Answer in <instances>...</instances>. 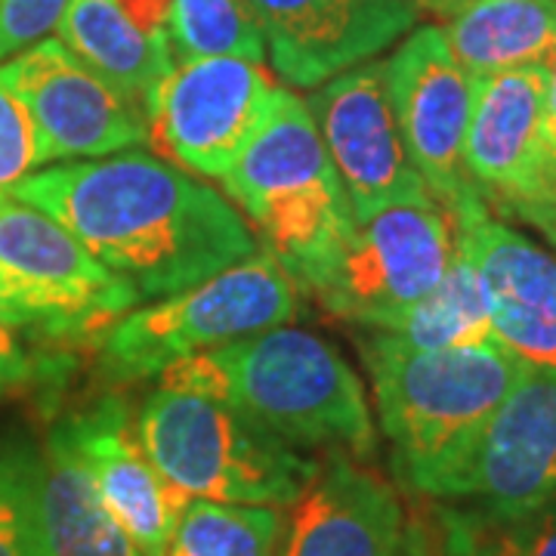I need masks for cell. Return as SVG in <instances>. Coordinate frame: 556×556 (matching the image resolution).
<instances>
[{
    "mask_svg": "<svg viewBox=\"0 0 556 556\" xmlns=\"http://www.w3.org/2000/svg\"><path fill=\"white\" fill-rule=\"evenodd\" d=\"M10 199L56 219L139 298H170L257 254L232 201L142 149L35 170Z\"/></svg>",
    "mask_w": 556,
    "mask_h": 556,
    "instance_id": "cell-1",
    "label": "cell"
},
{
    "mask_svg": "<svg viewBox=\"0 0 556 556\" xmlns=\"http://www.w3.org/2000/svg\"><path fill=\"white\" fill-rule=\"evenodd\" d=\"M159 387L214 396L303 452L371 460L378 433L356 368L328 340L278 325L189 356Z\"/></svg>",
    "mask_w": 556,
    "mask_h": 556,
    "instance_id": "cell-2",
    "label": "cell"
},
{
    "mask_svg": "<svg viewBox=\"0 0 556 556\" xmlns=\"http://www.w3.org/2000/svg\"><path fill=\"white\" fill-rule=\"evenodd\" d=\"M358 346L371 375L393 477L412 497H433L529 371L497 340L402 350L380 331H368Z\"/></svg>",
    "mask_w": 556,
    "mask_h": 556,
    "instance_id": "cell-3",
    "label": "cell"
},
{
    "mask_svg": "<svg viewBox=\"0 0 556 556\" xmlns=\"http://www.w3.org/2000/svg\"><path fill=\"white\" fill-rule=\"evenodd\" d=\"M223 186L254 219L263 251L309 294L325 285L356 239L350 195L309 105L294 90L276 87Z\"/></svg>",
    "mask_w": 556,
    "mask_h": 556,
    "instance_id": "cell-4",
    "label": "cell"
},
{
    "mask_svg": "<svg viewBox=\"0 0 556 556\" xmlns=\"http://www.w3.org/2000/svg\"><path fill=\"white\" fill-rule=\"evenodd\" d=\"M137 433L161 479L182 497L291 507L316 479L313 452L204 393L159 387L142 399Z\"/></svg>",
    "mask_w": 556,
    "mask_h": 556,
    "instance_id": "cell-5",
    "label": "cell"
},
{
    "mask_svg": "<svg viewBox=\"0 0 556 556\" xmlns=\"http://www.w3.org/2000/svg\"><path fill=\"white\" fill-rule=\"evenodd\" d=\"M298 285L266 251L217 276L130 309L100 334V368L115 383L159 378L182 358L298 318Z\"/></svg>",
    "mask_w": 556,
    "mask_h": 556,
    "instance_id": "cell-6",
    "label": "cell"
},
{
    "mask_svg": "<svg viewBox=\"0 0 556 556\" xmlns=\"http://www.w3.org/2000/svg\"><path fill=\"white\" fill-rule=\"evenodd\" d=\"M139 300L56 219L0 199V321L50 340H100Z\"/></svg>",
    "mask_w": 556,
    "mask_h": 556,
    "instance_id": "cell-7",
    "label": "cell"
},
{
    "mask_svg": "<svg viewBox=\"0 0 556 556\" xmlns=\"http://www.w3.org/2000/svg\"><path fill=\"white\" fill-rule=\"evenodd\" d=\"M457 257L455 217L439 204H399L362 223L313 298L365 331H390L445 278Z\"/></svg>",
    "mask_w": 556,
    "mask_h": 556,
    "instance_id": "cell-8",
    "label": "cell"
},
{
    "mask_svg": "<svg viewBox=\"0 0 556 556\" xmlns=\"http://www.w3.org/2000/svg\"><path fill=\"white\" fill-rule=\"evenodd\" d=\"M276 93L263 62H179L149 102V142L199 177L226 179Z\"/></svg>",
    "mask_w": 556,
    "mask_h": 556,
    "instance_id": "cell-9",
    "label": "cell"
},
{
    "mask_svg": "<svg viewBox=\"0 0 556 556\" xmlns=\"http://www.w3.org/2000/svg\"><path fill=\"white\" fill-rule=\"evenodd\" d=\"M338 167L358 226L399 204L437 201L399 137L387 93V62H358L318 84L306 100Z\"/></svg>",
    "mask_w": 556,
    "mask_h": 556,
    "instance_id": "cell-10",
    "label": "cell"
},
{
    "mask_svg": "<svg viewBox=\"0 0 556 556\" xmlns=\"http://www.w3.org/2000/svg\"><path fill=\"white\" fill-rule=\"evenodd\" d=\"M10 87L38 130L40 159H105L149 142V118L87 68L62 40H38L16 60L0 62Z\"/></svg>",
    "mask_w": 556,
    "mask_h": 556,
    "instance_id": "cell-11",
    "label": "cell"
},
{
    "mask_svg": "<svg viewBox=\"0 0 556 556\" xmlns=\"http://www.w3.org/2000/svg\"><path fill=\"white\" fill-rule=\"evenodd\" d=\"M556 497V375L529 368L430 501L517 517Z\"/></svg>",
    "mask_w": 556,
    "mask_h": 556,
    "instance_id": "cell-12",
    "label": "cell"
},
{
    "mask_svg": "<svg viewBox=\"0 0 556 556\" xmlns=\"http://www.w3.org/2000/svg\"><path fill=\"white\" fill-rule=\"evenodd\" d=\"M473 87L477 78L455 60L442 25L412 28L387 60V93L402 146L445 211L477 192L464 170Z\"/></svg>",
    "mask_w": 556,
    "mask_h": 556,
    "instance_id": "cell-13",
    "label": "cell"
},
{
    "mask_svg": "<svg viewBox=\"0 0 556 556\" xmlns=\"http://www.w3.org/2000/svg\"><path fill=\"white\" fill-rule=\"evenodd\" d=\"M547 87L551 68H507L479 75L464 142V170L479 199L497 214L519 217L551 199L547 186Z\"/></svg>",
    "mask_w": 556,
    "mask_h": 556,
    "instance_id": "cell-14",
    "label": "cell"
},
{
    "mask_svg": "<svg viewBox=\"0 0 556 556\" xmlns=\"http://www.w3.org/2000/svg\"><path fill=\"white\" fill-rule=\"evenodd\" d=\"M448 214L482 278L497 343L529 368L556 375V260L501 223L479 192H467Z\"/></svg>",
    "mask_w": 556,
    "mask_h": 556,
    "instance_id": "cell-15",
    "label": "cell"
},
{
    "mask_svg": "<svg viewBox=\"0 0 556 556\" xmlns=\"http://www.w3.org/2000/svg\"><path fill=\"white\" fill-rule=\"evenodd\" d=\"M276 72L318 87L415 28L417 0H248Z\"/></svg>",
    "mask_w": 556,
    "mask_h": 556,
    "instance_id": "cell-16",
    "label": "cell"
},
{
    "mask_svg": "<svg viewBox=\"0 0 556 556\" xmlns=\"http://www.w3.org/2000/svg\"><path fill=\"white\" fill-rule=\"evenodd\" d=\"M405 504L368 460L328 455L281 517L273 556H393Z\"/></svg>",
    "mask_w": 556,
    "mask_h": 556,
    "instance_id": "cell-17",
    "label": "cell"
},
{
    "mask_svg": "<svg viewBox=\"0 0 556 556\" xmlns=\"http://www.w3.org/2000/svg\"><path fill=\"white\" fill-rule=\"evenodd\" d=\"M65 420L112 517L142 556H164L189 497L170 489L149 460L130 402L105 393L75 415H65Z\"/></svg>",
    "mask_w": 556,
    "mask_h": 556,
    "instance_id": "cell-18",
    "label": "cell"
},
{
    "mask_svg": "<svg viewBox=\"0 0 556 556\" xmlns=\"http://www.w3.org/2000/svg\"><path fill=\"white\" fill-rule=\"evenodd\" d=\"M40 514L47 556H142L105 507L65 417L40 445Z\"/></svg>",
    "mask_w": 556,
    "mask_h": 556,
    "instance_id": "cell-19",
    "label": "cell"
},
{
    "mask_svg": "<svg viewBox=\"0 0 556 556\" xmlns=\"http://www.w3.org/2000/svg\"><path fill=\"white\" fill-rule=\"evenodd\" d=\"M56 35L87 68L149 118V102L177 65L167 31L139 28L118 0H68Z\"/></svg>",
    "mask_w": 556,
    "mask_h": 556,
    "instance_id": "cell-20",
    "label": "cell"
},
{
    "mask_svg": "<svg viewBox=\"0 0 556 556\" xmlns=\"http://www.w3.org/2000/svg\"><path fill=\"white\" fill-rule=\"evenodd\" d=\"M445 40L473 75L556 62V0H464L445 16Z\"/></svg>",
    "mask_w": 556,
    "mask_h": 556,
    "instance_id": "cell-21",
    "label": "cell"
},
{
    "mask_svg": "<svg viewBox=\"0 0 556 556\" xmlns=\"http://www.w3.org/2000/svg\"><path fill=\"white\" fill-rule=\"evenodd\" d=\"M402 350H452L495 340L489 298L473 260L457 244L455 263L396 328L380 331Z\"/></svg>",
    "mask_w": 556,
    "mask_h": 556,
    "instance_id": "cell-22",
    "label": "cell"
},
{
    "mask_svg": "<svg viewBox=\"0 0 556 556\" xmlns=\"http://www.w3.org/2000/svg\"><path fill=\"white\" fill-rule=\"evenodd\" d=\"M281 517L278 507L192 497L179 514L164 556H273Z\"/></svg>",
    "mask_w": 556,
    "mask_h": 556,
    "instance_id": "cell-23",
    "label": "cell"
},
{
    "mask_svg": "<svg viewBox=\"0 0 556 556\" xmlns=\"http://www.w3.org/2000/svg\"><path fill=\"white\" fill-rule=\"evenodd\" d=\"M164 31L177 65L217 56L266 60V40L248 0H174Z\"/></svg>",
    "mask_w": 556,
    "mask_h": 556,
    "instance_id": "cell-24",
    "label": "cell"
},
{
    "mask_svg": "<svg viewBox=\"0 0 556 556\" xmlns=\"http://www.w3.org/2000/svg\"><path fill=\"white\" fill-rule=\"evenodd\" d=\"M0 556H47L40 448L28 439H0Z\"/></svg>",
    "mask_w": 556,
    "mask_h": 556,
    "instance_id": "cell-25",
    "label": "cell"
},
{
    "mask_svg": "<svg viewBox=\"0 0 556 556\" xmlns=\"http://www.w3.org/2000/svg\"><path fill=\"white\" fill-rule=\"evenodd\" d=\"M477 556H556V497L517 517H485L457 507Z\"/></svg>",
    "mask_w": 556,
    "mask_h": 556,
    "instance_id": "cell-26",
    "label": "cell"
},
{
    "mask_svg": "<svg viewBox=\"0 0 556 556\" xmlns=\"http://www.w3.org/2000/svg\"><path fill=\"white\" fill-rule=\"evenodd\" d=\"M393 556H477L467 519L455 504L415 497L405 507V522Z\"/></svg>",
    "mask_w": 556,
    "mask_h": 556,
    "instance_id": "cell-27",
    "label": "cell"
},
{
    "mask_svg": "<svg viewBox=\"0 0 556 556\" xmlns=\"http://www.w3.org/2000/svg\"><path fill=\"white\" fill-rule=\"evenodd\" d=\"M40 164L38 130L28 118V109L10 87L0 84V199H10L13 189Z\"/></svg>",
    "mask_w": 556,
    "mask_h": 556,
    "instance_id": "cell-28",
    "label": "cell"
},
{
    "mask_svg": "<svg viewBox=\"0 0 556 556\" xmlns=\"http://www.w3.org/2000/svg\"><path fill=\"white\" fill-rule=\"evenodd\" d=\"M68 0H0V62L60 28Z\"/></svg>",
    "mask_w": 556,
    "mask_h": 556,
    "instance_id": "cell-29",
    "label": "cell"
},
{
    "mask_svg": "<svg viewBox=\"0 0 556 556\" xmlns=\"http://www.w3.org/2000/svg\"><path fill=\"white\" fill-rule=\"evenodd\" d=\"M65 362L56 356H40L25 346L20 328L0 321V396L31 390L38 383H53L62 378Z\"/></svg>",
    "mask_w": 556,
    "mask_h": 556,
    "instance_id": "cell-30",
    "label": "cell"
},
{
    "mask_svg": "<svg viewBox=\"0 0 556 556\" xmlns=\"http://www.w3.org/2000/svg\"><path fill=\"white\" fill-rule=\"evenodd\" d=\"M121 7L127 10V16L137 22L139 28L146 31H164L167 25V13L174 0H118Z\"/></svg>",
    "mask_w": 556,
    "mask_h": 556,
    "instance_id": "cell-31",
    "label": "cell"
},
{
    "mask_svg": "<svg viewBox=\"0 0 556 556\" xmlns=\"http://www.w3.org/2000/svg\"><path fill=\"white\" fill-rule=\"evenodd\" d=\"M519 219H526L529 226L541 229V232L556 244V195L532 204L529 211H522V214H519Z\"/></svg>",
    "mask_w": 556,
    "mask_h": 556,
    "instance_id": "cell-32",
    "label": "cell"
},
{
    "mask_svg": "<svg viewBox=\"0 0 556 556\" xmlns=\"http://www.w3.org/2000/svg\"><path fill=\"white\" fill-rule=\"evenodd\" d=\"M544 137L547 152H556V62L551 68V87H547V118H544Z\"/></svg>",
    "mask_w": 556,
    "mask_h": 556,
    "instance_id": "cell-33",
    "label": "cell"
},
{
    "mask_svg": "<svg viewBox=\"0 0 556 556\" xmlns=\"http://www.w3.org/2000/svg\"><path fill=\"white\" fill-rule=\"evenodd\" d=\"M460 3H464V0H417V7H420V10H430V13L442 16V20H445L452 10H457Z\"/></svg>",
    "mask_w": 556,
    "mask_h": 556,
    "instance_id": "cell-34",
    "label": "cell"
},
{
    "mask_svg": "<svg viewBox=\"0 0 556 556\" xmlns=\"http://www.w3.org/2000/svg\"><path fill=\"white\" fill-rule=\"evenodd\" d=\"M547 186L556 195V152H551V159H547Z\"/></svg>",
    "mask_w": 556,
    "mask_h": 556,
    "instance_id": "cell-35",
    "label": "cell"
}]
</instances>
